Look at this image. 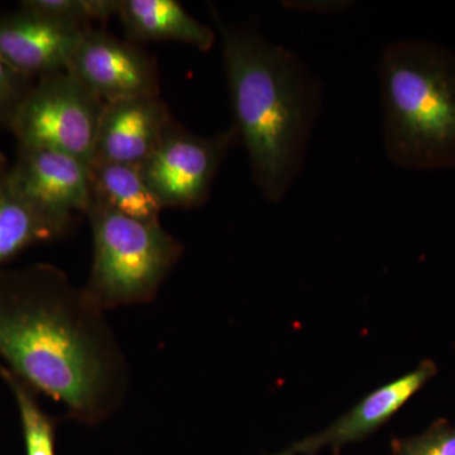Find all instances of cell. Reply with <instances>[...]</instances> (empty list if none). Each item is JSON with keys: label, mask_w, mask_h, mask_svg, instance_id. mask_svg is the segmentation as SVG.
I'll return each mask as SVG.
<instances>
[{"label": "cell", "mask_w": 455, "mask_h": 455, "mask_svg": "<svg viewBox=\"0 0 455 455\" xmlns=\"http://www.w3.org/2000/svg\"><path fill=\"white\" fill-rule=\"evenodd\" d=\"M106 313L52 263L0 269L5 367L89 427L116 414L130 392V367Z\"/></svg>", "instance_id": "6da1fadb"}, {"label": "cell", "mask_w": 455, "mask_h": 455, "mask_svg": "<svg viewBox=\"0 0 455 455\" xmlns=\"http://www.w3.org/2000/svg\"><path fill=\"white\" fill-rule=\"evenodd\" d=\"M208 9L221 42L238 142L260 194L281 203L304 169L323 110L322 83L299 53L267 40L256 23L236 25L214 5Z\"/></svg>", "instance_id": "7a4b0ae2"}, {"label": "cell", "mask_w": 455, "mask_h": 455, "mask_svg": "<svg viewBox=\"0 0 455 455\" xmlns=\"http://www.w3.org/2000/svg\"><path fill=\"white\" fill-rule=\"evenodd\" d=\"M383 149L403 169L455 163V59L423 42L396 41L379 57Z\"/></svg>", "instance_id": "3957f363"}, {"label": "cell", "mask_w": 455, "mask_h": 455, "mask_svg": "<svg viewBox=\"0 0 455 455\" xmlns=\"http://www.w3.org/2000/svg\"><path fill=\"white\" fill-rule=\"evenodd\" d=\"M92 263L85 289L108 311L148 304L160 292L184 248L161 223L124 217L98 204L86 212Z\"/></svg>", "instance_id": "277c9868"}, {"label": "cell", "mask_w": 455, "mask_h": 455, "mask_svg": "<svg viewBox=\"0 0 455 455\" xmlns=\"http://www.w3.org/2000/svg\"><path fill=\"white\" fill-rule=\"evenodd\" d=\"M104 106L68 71L44 75L29 90L8 130L18 146L64 152L90 166Z\"/></svg>", "instance_id": "5b68a950"}, {"label": "cell", "mask_w": 455, "mask_h": 455, "mask_svg": "<svg viewBox=\"0 0 455 455\" xmlns=\"http://www.w3.org/2000/svg\"><path fill=\"white\" fill-rule=\"evenodd\" d=\"M238 143L233 125L214 136H197L173 122L154 154L140 167L164 209H193L209 199L230 147Z\"/></svg>", "instance_id": "8992f818"}, {"label": "cell", "mask_w": 455, "mask_h": 455, "mask_svg": "<svg viewBox=\"0 0 455 455\" xmlns=\"http://www.w3.org/2000/svg\"><path fill=\"white\" fill-rule=\"evenodd\" d=\"M66 71L103 103L160 97L154 59L131 41L92 27L75 47Z\"/></svg>", "instance_id": "52a82bcc"}, {"label": "cell", "mask_w": 455, "mask_h": 455, "mask_svg": "<svg viewBox=\"0 0 455 455\" xmlns=\"http://www.w3.org/2000/svg\"><path fill=\"white\" fill-rule=\"evenodd\" d=\"M9 181L42 212L73 223L75 212L92 205L89 166L74 156L53 149L18 146Z\"/></svg>", "instance_id": "ba28073f"}, {"label": "cell", "mask_w": 455, "mask_h": 455, "mask_svg": "<svg viewBox=\"0 0 455 455\" xmlns=\"http://www.w3.org/2000/svg\"><path fill=\"white\" fill-rule=\"evenodd\" d=\"M173 122L160 97L106 103L99 123L94 161L140 167Z\"/></svg>", "instance_id": "9c48e42d"}, {"label": "cell", "mask_w": 455, "mask_h": 455, "mask_svg": "<svg viewBox=\"0 0 455 455\" xmlns=\"http://www.w3.org/2000/svg\"><path fill=\"white\" fill-rule=\"evenodd\" d=\"M86 29L20 9L0 17V55L29 77L61 73Z\"/></svg>", "instance_id": "30bf717a"}, {"label": "cell", "mask_w": 455, "mask_h": 455, "mask_svg": "<svg viewBox=\"0 0 455 455\" xmlns=\"http://www.w3.org/2000/svg\"><path fill=\"white\" fill-rule=\"evenodd\" d=\"M435 373V364L425 361L412 372L371 392L325 430L272 455H315L323 448H331L338 453L344 445L366 438L387 423Z\"/></svg>", "instance_id": "8fae6325"}, {"label": "cell", "mask_w": 455, "mask_h": 455, "mask_svg": "<svg viewBox=\"0 0 455 455\" xmlns=\"http://www.w3.org/2000/svg\"><path fill=\"white\" fill-rule=\"evenodd\" d=\"M119 20L130 41H175L208 52L218 33L188 14L175 0H121Z\"/></svg>", "instance_id": "7c38bea8"}, {"label": "cell", "mask_w": 455, "mask_h": 455, "mask_svg": "<svg viewBox=\"0 0 455 455\" xmlns=\"http://www.w3.org/2000/svg\"><path fill=\"white\" fill-rule=\"evenodd\" d=\"M89 178L92 204L132 220L161 223L164 208L146 184L140 167L94 161L89 166Z\"/></svg>", "instance_id": "4fadbf2b"}, {"label": "cell", "mask_w": 455, "mask_h": 455, "mask_svg": "<svg viewBox=\"0 0 455 455\" xmlns=\"http://www.w3.org/2000/svg\"><path fill=\"white\" fill-rule=\"evenodd\" d=\"M71 224L33 205L5 173L0 181V266L33 244L65 235Z\"/></svg>", "instance_id": "5bb4252c"}, {"label": "cell", "mask_w": 455, "mask_h": 455, "mask_svg": "<svg viewBox=\"0 0 455 455\" xmlns=\"http://www.w3.org/2000/svg\"><path fill=\"white\" fill-rule=\"evenodd\" d=\"M0 379L13 395L22 425L26 455H56V420L44 411L37 392L0 364Z\"/></svg>", "instance_id": "9a60e30c"}, {"label": "cell", "mask_w": 455, "mask_h": 455, "mask_svg": "<svg viewBox=\"0 0 455 455\" xmlns=\"http://www.w3.org/2000/svg\"><path fill=\"white\" fill-rule=\"evenodd\" d=\"M121 0H25L22 11L89 28L90 23L106 22L118 16Z\"/></svg>", "instance_id": "2e32d148"}, {"label": "cell", "mask_w": 455, "mask_h": 455, "mask_svg": "<svg viewBox=\"0 0 455 455\" xmlns=\"http://www.w3.org/2000/svg\"><path fill=\"white\" fill-rule=\"evenodd\" d=\"M394 455H455V427L440 421L419 435L392 440Z\"/></svg>", "instance_id": "e0dca14e"}, {"label": "cell", "mask_w": 455, "mask_h": 455, "mask_svg": "<svg viewBox=\"0 0 455 455\" xmlns=\"http://www.w3.org/2000/svg\"><path fill=\"white\" fill-rule=\"evenodd\" d=\"M32 79L0 55V127L9 128L18 108L32 89Z\"/></svg>", "instance_id": "ac0fdd59"}, {"label": "cell", "mask_w": 455, "mask_h": 455, "mask_svg": "<svg viewBox=\"0 0 455 455\" xmlns=\"http://www.w3.org/2000/svg\"><path fill=\"white\" fill-rule=\"evenodd\" d=\"M347 2H284V8L300 9V11L319 12V13H331V12L344 11Z\"/></svg>", "instance_id": "d6986e66"}, {"label": "cell", "mask_w": 455, "mask_h": 455, "mask_svg": "<svg viewBox=\"0 0 455 455\" xmlns=\"http://www.w3.org/2000/svg\"><path fill=\"white\" fill-rule=\"evenodd\" d=\"M9 167L7 163V158L5 156L0 152V181L4 178L5 173H7Z\"/></svg>", "instance_id": "ffe728a7"}]
</instances>
